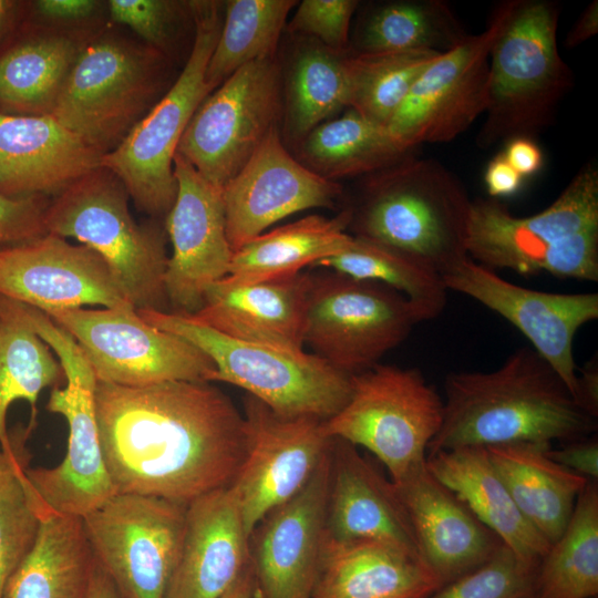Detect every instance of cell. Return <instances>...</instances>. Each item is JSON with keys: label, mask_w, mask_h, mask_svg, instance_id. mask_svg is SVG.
<instances>
[{"label": "cell", "mask_w": 598, "mask_h": 598, "mask_svg": "<svg viewBox=\"0 0 598 598\" xmlns=\"http://www.w3.org/2000/svg\"><path fill=\"white\" fill-rule=\"evenodd\" d=\"M103 458L116 493L188 505L234 481L249 445L233 400L210 382H97Z\"/></svg>", "instance_id": "obj_1"}, {"label": "cell", "mask_w": 598, "mask_h": 598, "mask_svg": "<svg viewBox=\"0 0 598 598\" xmlns=\"http://www.w3.org/2000/svg\"><path fill=\"white\" fill-rule=\"evenodd\" d=\"M444 391L443 421L427 456L464 446L567 443L597 430L596 417L532 348L516 350L494 371L450 373Z\"/></svg>", "instance_id": "obj_2"}, {"label": "cell", "mask_w": 598, "mask_h": 598, "mask_svg": "<svg viewBox=\"0 0 598 598\" xmlns=\"http://www.w3.org/2000/svg\"><path fill=\"white\" fill-rule=\"evenodd\" d=\"M472 199L460 178L434 158L412 154L364 176L349 207L353 237L406 254L443 275L468 257Z\"/></svg>", "instance_id": "obj_3"}, {"label": "cell", "mask_w": 598, "mask_h": 598, "mask_svg": "<svg viewBox=\"0 0 598 598\" xmlns=\"http://www.w3.org/2000/svg\"><path fill=\"white\" fill-rule=\"evenodd\" d=\"M467 255L489 269L598 280V167L588 162L543 212L517 217L496 198L472 199Z\"/></svg>", "instance_id": "obj_4"}, {"label": "cell", "mask_w": 598, "mask_h": 598, "mask_svg": "<svg viewBox=\"0 0 598 598\" xmlns=\"http://www.w3.org/2000/svg\"><path fill=\"white\" fill-rule=\"evenodd\" d=\"M559 4L516 0L489 52L485 118L476 135L480 148L535 136L555 121L574 75L557 48Z\"/></svg>", "instance_id": "obj_5"}, {"label": "cell", "mask_w": 598, "mask_h": 598, "mask_svg": "<svg viewBox=\"0 0 598 598\" xmlns=\"http://www.w3.org/2000/svg\"><path fill=\"white\" fill-rule=\"evenodd\" d=\"M128 198L117 176L100 166L49 200L47 233L73 238L97 252L136 310L169 312L165 227L136 223Z\"/></svg>", "instance_id": "obj_6"}, {"label": "cell", "mask_w": 598, "mask_h": 598, "mask_svg": "<svg viewBox=\"0 0 598 598\" xmlns=\"http://www.w3.org/2000/svg\"><path fill=\"white\" fill-rule=\"evenodd\" d=\"M7 308L55 353L65 378L53 388L47 410L68 422V448L52 467L25 468L27 485L40 517H83L116 494L103 458L96 417L95 373L74 338L39 309L6 300Z\"/></svg>", "instance_id": "obj_7"}, {"label": "cell", "mask_w": 598, "mask_h": 598, "mask_svg": "<svg viewBox=\"0 0 598 598\" xmlns=\"http://www.w3.org/2000/svg\"><path fill=\"white\" fill-rule=\"evenodd\" d=\"M166 55L113 32L85 40L51 113L102 156L162 97Z\"/></svg>", "instance_id": "obj_8"}, {"label": "cell", "mask_w": 598, "mask_h": 598, "mask_svg": "<svg viewBox=\"0 0 598 598\" xmlns=\"http://www.w3.org/2000/svg\"><path fill=\"white\" fill-rule=\"evenodd\" d=\"M147 323L176 334L214 363L209 382L244 389L275 412L326 421L351 393L348 375L312 353L293 352L228 337L189 316L136 310Z\"/></svg>", "instance_id": "obj_9"}, {"label": "cell", "mask_w": 598, "mask_h": 598, "mask_svg": "<svg viewBox=\"0 0 598 598\" xmlns=\"http://www.w3.org/2000/svg\"><path fill=\"white\" fill-rule=\"evenodd\" d=\"M215 1H192L195 35L183 71L124 141L101 158L135 206L153 218L172 209L177 182L174 157L193 114L212 92L205 82L223 20Z\"/></svg>", "instance_id": "obj_10"}, {"label": "cell", "mask_w": 598, "mask_h": 598, "mask_svg": "<svg viewBox=\"0 0 598 598\" xmlns=\"http://www.w3.org/2000/svg\"><path fill=\"white\" fill-rule=\"evenodd\" d=\"M442 421L443 400L420 370L378 363L351 375L348 402L323 427L371 452L396 485L426 465Z\"/></svg>", "instance_id": "obj_11"}, {"label": "cell", "mask_w": 598, "mask_h": 598, "mask_svg": "<svg viewBox=\"0 0 598 598\" xmlns=\"http://www.w3.org/2000/svg\"><path fill=\"white\" fill-rule=\"evenodd\" d=\"M419 322L412 305L380 282L311 272L303 344L348 375L380 363Z\"/></svg>", "instance_id": "obj_12"}, {"label": "cell", "mask_w": 598, "mask_h": 598, "mask_svg": "<svg viewBox=\"0 0 598 598\" xmlns=\"http://www.w3.org/2000/svg\"><path fill=\"white\" fill-rule=\"evenodd\" d=\"M186 507L116 493L82 517L95 559L123 598H164L182 547Z\"/></svg>", "instance_id": "obj_13"}, {"label": "cell", "mask_w": 598, "mask_h": 598, "mask_svg": "<svg viewBox=\"0 0 598 598\" xmlns=\"http://www.w3.org/2000/svg\"><path fill=\"white\" fill-rule=\"evenodd\" d=\"M48 316L74 338L97 382L123 386L166 381L209 382L215 370L203 351L147 323L133 306L79 308Z\"/></svg>", "instance_id": "obj_14"}, {"label": "cell", "mask_w": 598, "mask_h": 598, "mask_svg": "<svg viewBox=\"0 0 598 598\" xmlns=\"http://www.w3.org/2000/svg\"><path fill=\"white\" fill-rule=\"evenodd\" d=\"M279 109L280 74L274 59L248 63L200 103L176 153L223 189L277 126Z\"/></svg>", "instance_id": "obj_15"}, {"label": "cell", "mask_w": 598, "mask_h": 598, "mask_svg": "<svg viewBox=\"0 0 598 598\" xmlns=\"http://www.w3.org/2000/svg\"><path fill=\"white\" fill-rule=\"evenodd\" d=\"M515 3H498L481 33L470 34L425 68L388 124L396 140L415 148L450 142L484 114L491 48Z\"/></svg>", "instance_id": "obj_16"}, {"label": "cell", "mask_w": 598, "mask_h": 598, "mask_svg": "<svg viewBox=\"0 0 598 598\" xmlns=\"http://www.w3.org/2000/svg\"><path fill=\"white\" fill-rule=\"evenodd\" d=\"M243 413L248 452L229 487L249 536L269 512L309 482L332 437L327 435L322 420L279 414L248 394Z\"/></svg>", "instance_id": "obj_17"}, {"label": "cell", "mask_w": 598, "mask_h": 598, "mask_svg": "<svg viewBox=\"0 0 598 598\" xmlns=\"http://www.w3.org/2000/svg\"><path fill=\"white\" fill-rule=\"evenodd\" d=\"M448 290L465 295L515 326L558 373L574 398L577 367L573 342L577 331L598 318V295L554 293L518 286L470 257L442 275Z\"/></svg>", "instance_id": "obj_18"}, {"label": "cell", "mask_w": 598, "mask_h": 598, "mask_svg": "<svg viewBox=\"0 0 598 598\" xmlns=\"http://www.w3.org/2000/svg\"><path fill=\"white\" fill-rule=\"evenodd\" d=\"M174 175L177 194L164 225L172 244L165 290L169 312L193 316L208 287L228 275L234 252L226 234L223 189L177 153Z\"/></svg>", "instance_id": "obj_19"}, {"label": "cell", "mask_w": 598, "mask_h": 598, "mask_svg": "<svg viewBox=\"0 0 598 598\" xmlns=\"http://www.w3.org/2000/svg\"><path fill=\"white\" fill-rule=\"evenodd\" d=\"M0 296L47 315L132 306L97 252L51 234L0 248Z\"/></svg>", "instance_id": "obj_20"}, {"label": "cell", "mask_w": 598, "mask_h": 598, "mask_svg": "<svg viewBox=\"0 0 598 598\" xmlns=\"http://www.w3.org/2000/svg\"><path fill=\"white\" fill-rule=\"evenodd\" d=\"M329 465L330 447L309 482L249 535V565L261 598H311L324 543Z\"/></svg>", "instance_id": "obj_21"}, {"label": "cell", "mask_w": 598, "mask_h": 598, "mask_svg": "<svg viewBox=\"0 0 598 598\" xmlns=\"http://www.w3.org/2000/svg\"><path fill=\"white\" fill-rule=\"evenodd\" d=\"M342 187L292 157L277 126L223 188L227 239L233 252L278 220L317 207H333Z\"/></svg>", "instance_id": "obj_22"}, {"label": "cell", "mask_w": 598, "mask_h": 598, "mask_svg": "<svg viewBox=\"0 0 598 598\" xmlns=\"http://www.w3.org/2000/svg\"><path fill=\"white\" fill-rule=\"evenodd\" d=\"M354 540L390 543L419 554L395 485L365 460L357 446L332 437L324 542Z\"/></svg>", "instance_id": "obj_23"}, {"label": "cell", "mask_w": 598, "mask_h": 598, "mask_svg": "<svg viewBox=\"0 0 598 598\" xmlns=\"http://www.w3.org/2000/svg\"><path fill=\"white\" fill-rule=\"evenodd\" d=\"M248 539L229 486L190 502L164 598H221L249 564Z\"/></svg>", "instance_id": "obj_24"}, {"label": "cell", "mask_w": 598, "mask_h": 598, "mask_svg": "<svg viewBox=\"0 0 598 598\" xmlns=\"http://www.w3.org/2000/svg\"><path fill=\"white\" fill-rule=\"evenodd\" d=\"M395 487L419 554L441 587L486 563L503 545L426 465Z\"/></svg>", "instance_id": "obj_25"}, {"label": "cell", "mask_w": 598, "mask_h": 598, "mask_svg": "<svg viewBox=\"0 0 598 598\" xmlns=\"http://www.w3.org/2000/svg\"><path fill=\"white\" fill-rule=\"evenodd\" d=\"M102 155L51 115L0 111V192L56 195L101 166Z\"/></svg>", "instance_id": "obj_26"}, {"label": "cell", "mask_w": 598, "mask_h": 598, "mask_svg": "<svg viewBox=\"0 0 598 598\" xmlns=\"http://www.w3.org/2000/svg\"><path fill=\"white\" fill-rule=\"evenodd\" d=\"M310 271L247 283L225 278L208 287L192 317L228 337L300 352L310 287Z\"/></svg>", "instance_id": "obj_27"}, {"label": "cell", "mask_w": 598, "mask_h": 598, "mask_svg": "<svg viewBox=\"0 0 598 598\" xmlns=\"http://www.w3.org/2000/svg\"><path fill=\"white\" fill-rule=\"evenodd\" d=\"M440 588L420 555L401 546L324 542L311 598H427Z\"/></svg>", "instance_id": "obj_28"}, {"label": "cell", "mask_w": 598, "mask_h": 598, "mask_svg": "<svg viewBox=\"0 0 598 598\" xmlns=\"http://www.w3.org/2000/svg\"><path fill=\"white\" fill-rule=\"evenodd\" d=\"M426 466L505 546L525 559H543L550 544L519 512L485 447L439 451Z\"/></svg>", "instance_id": "obj_29"}, {"label": "cell", "mask_w": 598, "mask_h": 598, "mask_svg": "<svg viewBox=\"0 0 598 598\" xmlns=\"http://www.w3.org/2000/svg\"><path fill=\"white\" fill-rule=\"evenodd\" d=\"M546 443L486 446L488 457L528 523L551 545L564 532L589 481L550 460Z\"/></svg>", "instance_id": "obj_30"}, {"label": "cell", "mask_w": 598, "mask_h": 598, "mask_svg": "<svg viewBox=\"0 0 598 598\" xmlns=\"http://www.w3.org/2000/svg\"><path fill=\"white\" fill-rule=\"evenodd\" d=\"M350 219L346 208L333 217L309 215L264 233L233 254L225 279L236 283L266 281L312 268L351 244Z\"/></svg>", "instance_id": "obj_31"}, {"label": "cell", "mask_w": 598, "mask_h": 598, "mask_svg": "<svg viewBox=\"0 0 598 598\" xmlns=\"http://www.w3.org/2000/svg\"><path fill=\"white\" fill-rule=\"evenodd\" d=\"M84 41L45 27L7 50L0 56V111L51 115Z\"/></svg>", "instance_id": "obj_32"}, {"label": "cell", "mask_w": 598, "mask_h": 598, "mask_svg": "<svg viewBox=\"0 0 598 598\" xmlns=\"http://www.w3.org/2000/svg\"><path fill=\"white\" fill-rule=\"evenodd\" d=\"M95 557L81 517H41L33 549L14 573L4 598H86Z\"/></svg>", "instance_id": "obj_33"}, {"label": "cell", "mask_w": 598, "mask_h": 598, "mask_svg": "<svg viewBox=\"0 0 598 598\" xmlns=\"http://www.w3.org/2000/svg\"><path fill=\"white\" fill-rule=\"evenodd\" d=\"M416 150L396 140L386 126L367 120L352 109L318 125L300 141L303 165L334 182L384 169Z\"/></svg>", "instance_id": "obj_34"}, {"label": "cell", "mask_w": 598, "mask_h": 598, "mask_svg": "<svg viewBox=\"0 0 598 598\" xmlns=\"http://www.w3.org/2000/svg\"><path fill=\"white\" fill-rule=\"evenodd\" d=\"M468 35L451 6L443 0L391 1L365 12L351 53H444Z\"/></svg>", "instance_id": "obj_35"}, {"label": "cell", "mask_w": 598, "mask_h": 598, "mask_svg": "<svg viewBox=\"0 0 598 598\" xmlns=\"http://www.w3.org/2000/svg\"><path fill=\"white\" fill-rule=\"evenodd\" d=\"M598 594V487L588 481L564 532L539 563L533 598H595Z\"/></svg>", "instance_id": "obj_36"}, {"label": "cell", "mask_w": 598, "mask_h": 598, "mask_svg": "<svg viewBox=\"0 0 598 598\" xmlns=\"http://www.w3.org/2000/svg\"><path fill=\"white\" fill-rule=\"evenodd\" d=\"M312 268L380 282L401 293L421 321L436 318L446 306L447 289L440 272L406 254L369 239L353 237L344 250Z\"/></svg>", "instance_id": "obj_37"}, {"label": "cell", "mask_w": 598, "mask_h": 598, "mask_svg": "<svg viewBox=\"0 0 598 598\" xmlns=\"http://www.w3.org/2000/svg\"><path fill=\"white\" fill-rule=\"evenodd\" d=\"M65 381L63 369L50 347L21 319L0 301V448L14 450V439L7 430L10 405L24 400L32 408L47 388H56Z\"/></svg>", "instance_id": "obj_38"}, {"label": "cell", "mask_w": 598, "mask_h": 598, "mask_svg": "<svg viewBox=\"0 0 598 598\" xmlns=\"http://www.w3.org/2000/svg\"><path fill=\"white\" fill-rule=\"evenodd\" d=\"M292 0H231L209 58L205 82L216 90L244 65L274 59Z\"/></svg>", "instance_id": "obj_39"}, {"label": "cell", "mask_w": 598, "mask_h": 598, "mask_svg": "<svg viewBox=\"0 0 598 598\" xmlns=\"http://www.w3.org/2000/svg\"><path fill=\"white\" fill-rule=\"evenodd\" d=\"M440 54L434 51L347 53L348 107L388 127L416 79Z\"/></svg>", "instance_id": "obj_40"}, {"label": "cell", "mask_w": 598, "mask_h": 598, "mask_svg": "<svg viewBox=\"0 0 598 598\" xmlns=\"http://www.w3.org/2000/svg\"><path fill=\"white\" fill-rule=\"evenodd\" d=\"M346 54L313 47L296 59L287 83L286 125L291 138L301 141L348 107Z\"/></svg>", "instance_id": "obj_41"}, {"label": "cell", "mask_w": 598, "mask_h": 598, "mask_svg": "<svg viewBox=\"0 0 598 598\" xmlns=\"http://www.w3.org/2000/svg\"><path fill=\"white\" fill-rule=\"evenodd\" d=\"M25 468L0 487V598H4L9 580L33 549L41 523Z\"/></svg>", "instance_id": "obj_42"}, {"label": "cell", "mask_w": 598, "mask_h": 598, "mask_svg": "<svg viewBox=\"0 0 598 598\" xmlns=\"http://www.w3.org/2000/svg\"><path fill=\"white\" fill-rule=\"evenodd\" d=\"M539 563L518 556L503 544L486 563L427 598H533Z\"/></svg>", "instance_id": "obj_43"}, {"label": "cell", "mask_w": 598, "mask_h": 598, "mask_svg": "<svg viewBox=\"0 0 598 598\" xmlns=\"http://www.w3.org/2000/svg\"><path fill=\"white\" fill-rule=\"evenodd\" d=\"M105 7L112 21L130 28L165 55L181 22L192 11L190 1L174 0H109Z\"/></svg>", "instance_id": "obj_44"}, {"label": "cell", "mask_w": 598, "mask_h": 598, "mask_svg": "<svg viewBox=\"0 0 598 598\" xmlns=\"http://www.w3.org/2000/svg\"><path fill=\"white\" fill-rule=\"evenodd\" d=\"M358 3L355 0H303L295 11L290 29L317 38L334 52L346 53Z\"/></svg>", "instance_id": "obj_45"}, {"label": "cell", "mask_w": 598, "mask_h": 598, "mask_svg": "<svg viewBox=\"0 0 598 598\" xmlns=\"http://www.w3.org/2000/svg\"><path fill=\"white\" fill-rule=\"evenodd\" d=\"M45 196L12 197L0 192V248L35 240L47 235Z\"/></svg>", "instance_id": "obj_46"}, {"label": "cell", "mask_w": 598, "mask_h": 598, "mask_svg": "<svg viewBox=\"0 0 598 598\" xmlns=\"http://www.w3.org/2000/svg\"><path fill=\"white\" fill-rule=\"evenodd\" d=\"M105 7L97 0H37L32 2L35 17L47 28L68 30L70 27L85 23Z\"/></svg>", "instance_id": "obj_47"}, {"label": "cell", "mask_w": 598, "mask_h": 598, "mask_svg": "<svg viewBox=\"0 0 598 598\" xmlns=\"http://www.w3.org/2000/svg\"><path fill=\"white\" fill-rule=\"evenodd\" d=\"M547 456L563 467L577 473L587 480L598 477V442L597 439H580L566 443L561 448L546 450Z\"/></svg>", "instance_id": "obj_48"}, {"label": "cell", "mask_w": 598, "mask_h": 598, "mask_svg": "<svg viewBox=\"0 0 598 598\" xmlns=\"http://www.w3.org/2000/svg\"><path fill=\"white\" fill-rule=\"evenodd\" d=\"M523 177L507 163L503 153L496 154L487 164L484 181L492 198L514 195L523 184Z\"/></svg>", "instance_id": "obj_49"}, {"label": "cell", "mask_w": 598, "mask_h": 598, "mask_svg": "<svg viewBox=\"0 0 598 598\" xmlns=\"http://www.w3.org/2000/svg\"><path fill=\"white\" fill-rule=\"evenodd\" d=\"M502 153L523 178L536 174L543 166V152L536 142L528 137L508 141Z\"/></svg>", "instance_id": "obj_50"}, {"label": "cell", "mask_w": 598, "mask_h": 598, "mask_svg": "<svg viewBox=\"0 0 598 598\" xmlns=\"http://www.w3.org/2000/svg\"><path fill=\"white\" fill-rule=\"evenodd\" d=\"M576 401L590 415H598V368L591 361L577 374Z\"/></svg>", "instance_id": "obj_51"}, {"label": "cell", "mask_w": 598, "mask_h": 598, "mask_svg": "<svg viewBox=\"0 0 598 598\" xmlns=\"http://www.w3.org/2000/svg\"><path fill=\"white\" fill-rule=\"evenodd\" d=\"M31 430L28 426L13 436L16 445L12 452L0 448V487L16 472L29 466L30 455L24 448V442Z\"/></svg>", "instance_id": "obj_52"}, {"label": "cell", "mask_w": 598, "mask_h": 598, "mask_svg": "<svg viewBox=\"0 0 598 598\" xmlns=\"http://www.w3.org/2000/svg\"><path fill=\"white\" fill-rule=\"evenodd\" d=\"M598 32V1H591L580 13L568 34L565 45L568 49L576 48L596 35Z\"/></svg>", "instance_id": "obj_53"}, {"label": "cell", "mask_w": 598, "mask_h": 598, "mask_svg": "<svg viewBox=\"0 0 598 598\" xmlns=\"http://www.w3.org/2000/svg\"><path fill=\"white\" fill-rule=\"evenodd\" d=\"M86 598H123L113 580L96 559Z\"/></svg>", "instance_id": "obj_54"}, {"label": "cell", "mask_w": 598, "mask_h": 598, "mask_svg": "<svg viewBox=\"0 0 598 598\" xmlns=\"http://www.w3.org/2000/svg\"><path fill=\"white\" fill-rule=\"evenodd\" d=\"M255 585L250 565L221 598H252Z\"/></svg>", "instance_id": "obj_55"}, {"label": "cell", "mask_w": 598, "mask_h": 598, "mask_svg": "<svg viewBox=\"0 0 598 598\" xmlns=\"http://www.w3.org/2000/svg\"><path fill=\"white\" fill-rule=\"evenodd\" d=\"M20 2L12 0H0V38L4 34L11 22L14 20Z\"/></svg>", "instance_id": "obj_56"}]
</instances>
